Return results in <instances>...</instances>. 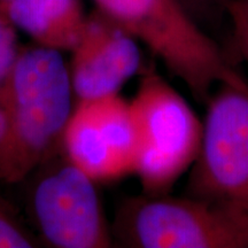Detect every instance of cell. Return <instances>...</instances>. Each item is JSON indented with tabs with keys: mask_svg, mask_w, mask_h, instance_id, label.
<instances>
[{
	"mask_svg": "<svg viewBox=\"0 0 248 248\" xmlns=\"http://www.w3.org/2000/svg\"><path fill=\"white\" fill-rule=\"evenodd\" d=\"M74 164L98 184L135 172L137 135L130 100L120 94L77 101L61 140Z\"/></svg>",
	"mask_w": 248,
	"mask_h": 248,
	"instance_id": "cell-7",
	"label": "cell"
},
{
	"mask_svg": "<svg viewBox=\"0 0 248 248\" xmlns=\"http://www.w3.org/2000/svg\"><path fill=\"white\" fill-rule=\"evenodd\" d=\"M179 1L198 23L203 16H208L217 8L222 7L226 12L229 4V0H179Z\"/></svg>",
	"mask_w": 248,
	"mask_h": 248,
	"instance_id": "cell-14",
	"label": "cell"
},
{
	"mask_svg": "<svg viewBox=\"0 0 248 248\" xmlns=\"http://www.w3.org/2000/svg\"><path fill=\"white\" fill-rule=\"evenodd\" d=\"M130 107L137 135L133 173L139 178L144 193H170L197 159L202 121L153 67L141 71Z\"/></svg>",
	"mask_w": 248,
	"mask_h": 248,
	"instance_id": "cell-4",
	"label": "cell"
},
{
	"mask_svg": "<svg viewBox=\"0 0 248 248\" xmlns=\"http://www.w3.org/2000/svg\"><path fill=\"white\" fill-rule=\"evenodd\" d=\"M206 105L186 194L248 214V82L234 70Z\"/></svg>",
	"mask_w": 248,
	"mask_h": 248,
	"instance_id": "cell-6",
	"label": "cell"
},
{
	"mask_svg": "<svg viewBox=\"0 0 248 248\" xmlns=\"http://www.w3.org/2000/svg\"><path fill=\"white\" fill-rule=\"evenodd\" d=\"M43 247L29 222L0 191V248Z\"/></svg>",
	"mask_w": 248,
	"mask_h": 248,
	"instance_id": "cell-10",
	"label": "cell"
},
{
	"mask_svg": "<svg viewBox=\"0 0 248 248\" xmlns=\"http://www.w3.org/2000/svg\"><path fill=\"white\" fill-rule=\"evenodd\" d=\"M0 15L33 44L62 53L75 47L88 16L82 0H9Z\"/></svg>",
	"mask_w": 248,
	"mask_h": 248,
	"instance_id": "cell-9",
	"label": "cell"
},
{
	"mask_svg": "<svg viewBox=\"0 0 248 248\" xmlns=\"http://www.w3.org/2000/svg\"><path fill=\"white\" fill-rule=\"evenodd\" d=\"M70 53L68 68L76 102L120 94L142 69L139 40L95 8Z\"/></svg>",
	"mask_w": 248,
	"mask_h": 248,
	"instance_id": "cell-8",
	"label": "cell"
},
{
	"mask_svg": "<svg viewBox=\"0 0 248 248\" xmlns=\"http://www.w3.org/2000/svg\"><path fill=\"white\" fill-rule=\"evenodd\" d=\"M110 229L120 247L248 248V214L187 194L125 198Z\"/></svg>",
	"mask_w": 248,
	"mask_h": 248,
	"instance_id": "cell-3",
	"label": "cell"
},
{
	"mask_svg": "<svg viewBox=\"0 0 248 248\" xmlns=\"http://www.w3.org/2000/svg\"><path fill=\"white\" fill-rule=\"evenodd\" d=\"M11 119H9L8 105L6 101L5 93L0 88V176L4 170L7 160L9 147H11Z\"/></svg>",
	"mask_w": 248,
	"mask_h": 248,
	"instance_id": "cell-13",
	"label": "cell"
},
{
	"mask_svg": "<svg viewBox=\"0 0 248 248\" xmlns=\"http://www.w3.org/2000/svg\"><path fill=\"white\" fill-rule=\"evenodd\" d=\"M11 119V147L0 182L18 184L61 148L76 99L62 52L21 46L2 85Z\"/></svg>",
	"mask_w": 248,
	"mask_h": 248,
	"instance_id": "cell-1",
	"label": "cell"
},
{
	"mask_svg": "<svg viewBox=\"0 0 248 248\" xmlns=\"http://www.w3.org/2000/svg\"><path fill=\"white\" fill-rule=\"evenodd\" d=\"M95 9L129 31L206 104L233 68L179 0H93Z\"/></svg>",
	"mask_w": 248,
	"mask_h": 248,
	"instance_id": "cell-2",
	"label": "cell"
},
{
	"mask_svg": "<svg viewBox=\"0 0 248 248\" xmlns=\"http://www.w3.org/2000/svg\"><path fill=\"white\" fill-rule=\"evenodd\" d=\"M228 5L237 8L241 13L248 15V0H229Z\"/></svg>",
	"mask_w": 248,
	"mask_h": 248,
	"instance_id": "cell-15",
	"label": "cell"
},
{
	"mask_svg": "<svg viewBox=\"0 0 248 248\" xmlns=\"http://www.w3.org/2000/svg\"><path fill=\"white\" fill-rule=\"evenodd\" d=\"M21 46L17 30L0 15V88L13 69Z\"/></svg>",
	"mask_w": 248,
	"mask_h": 248,
	"instance_id": "cell-11",
	"label": "cell"
},
{
	"mask_svg": "<svg viewBox=\"0 0 248 248\" xmlns=\"http://www.w3.org/2000/svg\"><path fill=\"white\" fill-rule=\"evenodd\" d=\"M21 183L27 184L28 222L42 246L52 248L113 247L97 185L74 164L62 148Z\"/></svg>",
	"mask_w": 248,
	"mask_h": 248,
	"instance_id": "cell-5",
	"label": "cell"
},
{
	"mask_svg": "<svg viewBox=\"0 0 248 248\" xmlns=\"http://www.w3.org/2000/svg\"><path fill=\"white\" fill-rule=\"evenodd\" d=\"M226 12L232 23L235 45L248 67V15L241 13L230 5L226 7Z\"/></svg>",
	"mask_w": 248,
	"mask_h": 248,
	"instance_id": "cell-12",
	"label": "cell"
},
{
	"mask_svg": "<svg viewBox=\"0 0 248 248\" xmlns=\"http://www.w3.org/2000/svg\"><path fill=\"white\" fill-rule=\"evenodd\" d=\"M7 1H9V0H0V5L5 4V2H7Z\"/></svg>",
	"mask_w": 248,
	"mask_h": 248,
	"instance_id": "cell-16",
	"label": "cell"
}]
</instances>
